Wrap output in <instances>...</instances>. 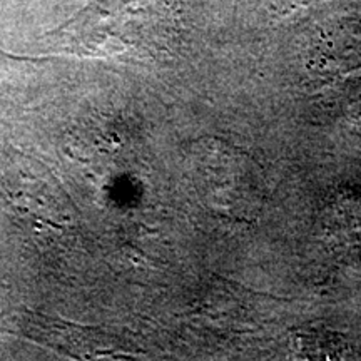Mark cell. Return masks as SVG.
Here are the masks:
<instances>
[{
    "mask_svg": "<svg viewBox=\"0 0 361 361\" xmlns=\"http://www.w3.org/2000/svg\"><path fill=\"white\" fill-rule=\"evenodd\" d=\"M168 22L166 0H90L51 32V45L79 57L142 56L161 44Z\"/></svg>",
    "mask_w": 361,
    "mask_h": 361,
    "instance_id": "1",
    "label": "cell"
},
{
    "mask_svg": "<svg viewBox=\"0 0 361 361\" xmlns=\"http://www.w3.org/2000/svg\"><path fill=\"white\" fill-rule=\"evenodd\" d=\"M191 157L194 183L207 206L236 221L258 218L266 200V180L247 152L211 139L197 144Z\"/></svg>",
    "mask_w": 361,
    "mask_h": 361,
    "instance_id": "2",
    "label": "cell"
},
{
    "mask_svg": "<svg viewBox=\"0 0 361 361\" xmlns=\"http://www.w3.org/2000/svg\"><path fill=\"white\" fill-rule=\"evenodd\" d=\"M322 228L346 246L361 236V192L351 188L333 192L322 207Z\"/></svg>",
    "mask_w": 361,
    "mask_h": 361,
    "instance_id": "3",
    "label": "cell"
},
{
    "mask_svg": "<svg viewBox=\"0 0 361 361\" xmlns=\"http://www.w3.org/2000/svg\"><path fill=\"white\" fill-rule=\"evenodd\" d=\"M290 348L301 360H341L348 353V343L328 326H303L293 331Z\"/></svg>",
    "mask_w": 361,
    "mask_h": 361,
    "instance_id": "4",
    "label": "cell"
},
{
    "mask_svg": "<svg viewBox=\"0 0 361 361\" xmlns=\"http://www.w3.org/2000/svg\"><path fill=\"white\" fill-rule=\"evenodd\" d=\"M346 250H348L350 264L353 266L355 269L361 271V236L356 238L353 243H350V245L346 246Z\"/></svg>",
    "mask_w": 361,
    "mask_h": 361,
    "instance_id": "5",
    "label": "cell"
}]
</instances>
